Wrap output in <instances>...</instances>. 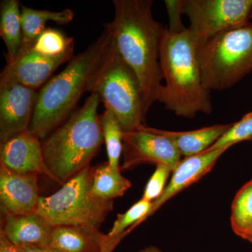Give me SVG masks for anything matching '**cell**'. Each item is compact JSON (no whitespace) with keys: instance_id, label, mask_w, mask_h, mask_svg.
Wrapping results in <instances>:
<instances>
[{"instance_id":"5bb4252c","label":"cell","mask_w":252,"mask_h":252,"mask_svg":"<svg viewBox=\"0 0 252 252\" xmlns=\"http://www.w3.org/2000/svg\"><path fill=\"white\" fill-rule=\"evenodd\" d=\"M73 56L49 57L36 52L31 47L21 49L17 56L7 63L4 69L19 82L32 89H39L63 63L70 61Z\"/></svg>"},{"instance_id":"7c38bea8","label":"cell","mask_w":252,"mask_h":252,"mask_svg":"<svg viewBox=\"0 0 252 252\" xmlns=\"http://www.w3.org/2000/svg\"><path fill=\"white\" fill-rule=\"evenodd\" d=\"M39 198L38 175L17 173L0 165V202L4 216L36 212Z\"/></svg>"},{"instance_id":"9a60e30c","label":"cell","mask_w":252,"mask_h":252,"mask_svg":"<svg viewBox=\"0 0 252 252\" xmlns=\"http://www.w3.org/2000/svg\"><path fill=\"white\" fill-rule=\"evenodd\" d=\"M124 237L109 238L95 228L59 225L54 227L50 246L63 252H112Z\"/></svg>"},{"instance_id":"d4e9b609","label":"cell","mask_w":252,"mask_h":252,"mask_svg":"<svg viewBox=\"0 0 252 252\" xmlns=\"http://www.w3.org/2000/svg\"><path fill=\"white\" fill-rule=\"evenodd\" d=\"M252 140V112L245 114L241 120L231 126L213 145L208 149L230 148L243 141Z\"/></svg>"},{"instance_id":"ba28073f","label":"cell","mask_w":252,"mask_h":252,"mask_svg":"<svg viewBox=\"0 0 252 252\" xmlns=\"http://www.w3.org/2000/svg\"><path fill=\"white\" fill-rule=\"evenodd\" d=\"M252 0H184L182 11L199 46L231 28L248 24Z\"/></svg>"},{"instance_id":"9c48e42d","label":"cell","mask_w":252,"mask_h":252,"mask_svg":"<svg viewBox=\"0 0 252 252\" xmlns=\"http://www.w3.org/2000/svg\"><path fill=\"white\" fill-rule=\"evenodd\" d=\"M38 92L19 82L7 70L0 77V144L29 130Z\"/></svg>"},{"instance_id":"f1b7e54d","label":"cell","mask_w":252,"mask_h":252,"mask_svg":"<svg viewBox=\"0 0 252 252\" xmlns=\"http://www.w3.org/2000/svg\"><path fill=\"white\" fill-rule=\"evenodd\" d=\"M18 248L20 252H63L51 246L36 247L23 245L18 246Z\"/></svg>"},{"instance_id":"d6986e66","label":"cell","mask_w":252,"mask_h":252,"mask_svg":"<svg viewBox=\"0 0 252 252\" xmlns=\"http://www.w3.org/2000/svg\"><path fill=\"white\" fill-rule=\"evenodd\" d=\"M0 35L7 52L6 62L17 56L23 42L22 19L17 0H3L0 4Z\"/></svg>"},{"instance_id":"f546056e","label":"cell","mask_w":252,"mask_h":252,"mask_svg":"<svg viewBox=\"0 0 252 252\" xmlns=\"http://www.w3.org/2000/svg\"><path fill=\"white\" fill-rule=\"evenodd\" d=\"M139 252H162L160 249L155 246H149L140 250Z\"/></svg>"},{"instance_id":"4dcf8cb0","label":"cell","mask_w":252,"mask_h":252,"mask_svg":"<svg viewBox=\"0 0 252 252\" xmlns=\"http://www.w3.org/2000/svg\"><path fill=\"white\" fill-rule=\"evenodd\" d=\"M245 240H248V241L250 242V243H252V229L250 233H248V235H247L246 238H245Z\"/></svg>"},{"instance_id":"7a4b0ae2","label":"cell","mask_w":252,"mask_h":252,"mask_svg":"<svg viewBox=\"0 0 252 252\" xmlns=\"http://www.w3.org/2000/svg\"><path fill=\"white\" fill-rule=\"evenodd\" d=\"M199 44L189 28L173 33L166 28L160 53L165 80L158 102L178 117L193 119L198 113L212 112L210 91L203 84L198 59Z\"/></svg>"},{"instance_id":"7402d4cb","label":"cell","mask_w":252,"mask_h":252,"mask_svg":"<svg viewBox=\"0 0 252 252\" xmlns=\"http://www.w3.org/2000/svg\"><path fill=\"white\" fill-rule=\"evenodd\" d=\"M230 223L235 234L244 240L252 229V179L235 196L232 203Z\"/></svg>"},{"instance_id":"8992f818","label":"cell","mask_w":252,"mask_h":252,"mask_svg":"<svg viewBox=\"0 0 252 252\" xmlns=\"http://www.w3.org/2000/svg\"><path fill=\"white\" fill-rule=\"evenodd\" d=\"M204 86L229 89L252 71V23L219 33L198 48Z\"/></svg>"},{"instance_id":"1f68e13d","label":"cell","mask_w":252,"mask_h":252,"mask_svg":"<svg viewBox=\"0 0 252 252\" xmlns=\"http://www.w3.org/2000/svg\"><path fill=\"white\" fill-rule=\"evenodd\" d=\"M251 18H252V12H251Z\"/></svg>"},{"instance_id":"4fadbf2b","label":"cell","mask_w":252,"mask_h":252,"mask_svg":"<svg viewBox=\"0 0 252 252\" xmlns=\"http://www.w3.org/2000/svg\"><path fill=\"white\" fill-rule=\"evenodd\" d=\"M230 148L207 149L203 153L185 158L172 171L171 180L163 193L152 203V209L145 220L154 215L170 198L200 180L215 167L217 160Z\"/></svg>"},{"instance_id":"603a6c76","label":"cell","mask_w":252,"mask_h":252,"mask_svg":"<svg viewBox=\"0 0 252 252\" xmlns=\"http://www.w3.org/2000/svg\"><path fill=\"white\" fill-rule=\"evenodd\" d=\"M74 39L55 28H46L31 46L39 54L49 57L73 56ZM28 49V48H27Z\"/></svg>"},{"instance_id":"30bf717a","label":"cell","mask_w":252,"mask_h":252,"mask_svg":"<svg viewBox=\"0 0 252 252\" xmlns=\"http://www.w3.org/2000/svg\"><path fill=\"white\" fill-rule=\"evenodd\" d=\"M123 143L122 171L147 163L167 165L174 170L181 161L182 154L171 141L145 125L124 132Z\"/></svg>"},{"instance_id":"8fae6325","label":"cell","mask_w":252,"mask_h":252,"mask_svg":"<svg viewBox=\"0 0 252 252\" xmlns=\"http://www.w3.org/2000/svg\"><path fill=\"white\" fill-rule=\"evenodd\" d=\"M0 165L19 174L46 176L56 182L46 165L41 139L29 130L0 144Z\"/></svg>"},{"instance_id":"5b68a950","label":"cell","mask_w":252,"mask_h":252,"mask_svg":"<svg viewBox=\"0 0 252 252\" xmlns=\"http://www.w3.org/2000/svg\"><path fill=\"white\" fill-rule=\"evenodd\" d=\"M89 92L98 95L114 113L124 132L144 125L146 114L140 81L119 54L113 39L89 81Z\"/></svg>"},{"instance_id":"277c9868","label":"cell","mask_w":252,"mask_h":252,"mask_svg":"<svg viewBox=\"0 0 252 252\" xmlns=\"http://www.w3.org/2000/svg\"><path fill=\"white\" fill-rule=\"evenodd\" d=\"M98 95L91 94L84 105L41 142L43 154L57 183H65L89 166L104 142Z\"/></svg>"},{"instance_id":"44dd1931","label":"cell","mask_w":252,"mask_h":252,"mask_svg":"<svg viewBox=\"0 0 252 252\" xmlns=\"http://www.w3.org/2000/svg\"><path fill=\"white\" fill-rule=\"evenodd\" d=\"M104 109L101 115V126L108 157L107 162L113 170H122L119 161L124 150V130L114 113L109 109Z\"/></svg>"},{"instance_id":"52a82bcc","label":"cell","mask_w":252,"mask_h":252,"mask_svg":"<svg viewBox=\"0 0 252 252\" xmlns=\"http://www.w3.org/2000/svg\"><path fill=\"white\" fill-rule=\"evenodd\" d=\"M93 172L94 167L88 166L63 184L56 193L40 196L36 212L54 227L99 229L113 210V200H103L93 193Z\"/></svg>"},{"instance_id":"ac0fdd59","label":"cell","mask_w":252,"mask_h":252,"mask_svg":"<svg viewBox=\"0 0 252 252\" xmlns=\"http://www.w3.org/2000/svg\"><path fill=\"white\" fill-rule=\"evenodd\" d=\"M74 17V11L69 9L51 11L21 6L23 42L21 49H27L32 45L38 36L46 29V23L53 21L62 26L70 23Z\"/></svg>"},{"instance_id":"cb8c5ba5","label":"cell","mask_w":252,"mask_h":252,"mask_svg":"<svg viewBox=\"0 0 252 252\" xmlns=\"http://www.w3.org/2000/svg\"><path fill=\"white\" fill-rule=\"evenodd\" d=\"M152 202L141 198L125 213L119 214L107 235L109 238H117L123 235L125 236L134 228L145 220L146 217L152 209Z\"/></svg>"},{"instance_id":"e0dca14e","label":"cell","mask_w":252,"mask_h":252,"mask_svg":"<svg viewBox=\"0 0 252 252\" xmlns=\"http://www.w3.org/2000/svg\"><path fill=\"white\" fill-rule=\"evenodd\" d=\"M230 126L231 124H217L198 130L183 132L165 130L154 127H152V130L169 139L180 151L182 156L187 158L203 153L210 149L229 129Z\"/></svg>"},{"instance_id":"83f0119b","label":"cell","mask_w":252,"mask_h":252,"mask_svg":"<svg viewBox=\"0 0 252 252\" xmlns=\"http://www.w3.org/2000/svg\"><path fill=\"white\" fill-rule=\"evenodd\" d=\"M0 252H20L18 247L11 243L1 230H0Z\"/></svg>"},{"instance_id":"ffe728a7","label":"cell","mask_w":252,"mask_h":252,"mask_svg":"<svg viewBox=\"0 0 252 252\" xmlns=\"http://www.w3.org/2000/svg\"><path fill=\"white\" fill-rule=\"evenodd\" d=\"M131 187L132 183L122 175V170H113L108 162L94 167L92 191L95 196L113 200L123 196Z\"/></svg>"},{"instance_id":"6da1fadb","label":"cell","mask_w":252,"mask_h":252,"mask_svg":"<svg viewBox=\"0 0 252 252\" xmlns=\"http://www.w3.org/2000/svg\"><path fill=\"white\" fill-rule=\"evenodd\" d=\"M113 4L114 19L105 26L119 54L140 81L147 114L163 85L160 53L167 28L154 18L152 0H114Z\"/></svg>"},{"instance_id":"4316f807","label":"cell","mask_w":252,"mask_h":252,"mask_svg":"<svg viewBox=\"0 0 252 252\" xmlns=\"http://www.w3.org/2000/svg\"><path fill=\"white\" fill-rule=\"evenodd\" d=\"M168 13L170 27L168 31L173 33L182 32L187 28L184 27L182 21V15L183 14L184 0H166L164 1Z\"/></svg>"},{"instance_id":"484cf974","label":"cell","mask_w":252,"mask_h":252,"mask_svg":"<svg viewBox=\"0 0 252 252\" xmlns=\"http://www.w3.org/2000/svg\"><path fill=\"white\" fill-rule=\"evenodd\" d=\"M173 170L165 165H158L146 185L142 199L153 202L161 195L166 187L167 179Z\"/></svg>"},{"instance_id":"2e32d148","label":"cell","mask_w":252,"mask_h":252,"mask_svg":"<svg viewBox=\"0 0 252 252\" xmlns=\"http://www.w3.org/2000/svg\"><path fill=\"white\" fill-rule=\"evenodd\" d=\"M54 226L37 212L6 215L1 230L16 246H50Z\"/></svg>"},{"instance_id":"3957f363","label":"cell","mask_w":252,"mask_h":252,"mask_svg":"<svg viewBox=\"0 0 252 252\" xmlns=\"http://www.w3.org/2000/svg\"><path fill=\"white\" fill-rule=\"evenodd\" d=\"M112 41V33L104 25L97 39L41 88L29 130L44 140L70 117Z\"/></svg>"}]
</instances>
